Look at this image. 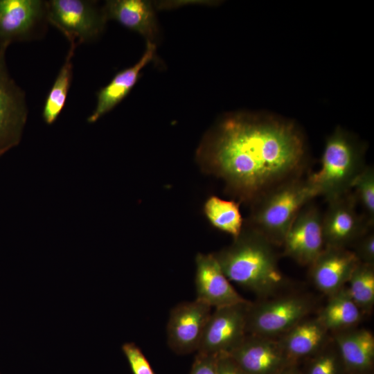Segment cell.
I'll return each mask as SVG.
<instances>
[{
	"label": "cell",
	"mask_w": 374,
	"mask_h": 374,
	"mask_svg": "<svg viewBox=\"0 0 374 374\" xmlns=\"http://www.w3.org/2000/svg\"><path fill=\"white\" fill-rule=\"evenodd\" d=\"M201 149L210 171L251 206L282 184L305 177L308 167L301 131L292 121L270 116H229Z\"/></svg>",
	"instance_id": "obj_1"
},
{
	"label": "cell",
	"mask_w": 374,
	"mask_h": 374,
	"mask_svg": "<svg viewBox=\"0 0 374 374\" xmlns=\"http://www.w3.org/2000/svg\"><path fill=\"white\" fill-rule=\"evenodd\" d=\"M272 244L260 233L247 225L233 242L213 253L229 281L268 296L286 284Z\"/></svg>",
	"instance_id": "obj_2"
},
{
	"label": "cell",
	"mask_w": 374,
	"mask_h": 374,
	"mask_svg": "<svg viewBox=\"0 0 374 374\" xmlns=\"http://www.w3.org/2000/svg\"><path fill=\"white\" fill-rule=\"evenodd\" d=\"M319 195L308 177L285 183L252 205L248 226L260 233L274 246H281L300 210Z\"/></svg>",
	"instance_id": "obj_3"
},
{
	"label": "cell",
	"mask_w": 374,
	"mask_h": 374,
	"mask_svg": "<svg viewBox=\"0 0 374 374\" xmlns=\"http://www.w3.org/2000/svg\"><path fill=\"white\" fill-rule=\"evenodd\" d=\"M365 167L364 148L337 127L327 138L321 168L307 177L329 202L351 190L354 180Z\"/></svg>",
	"instance_id": "obj_4"
},
{
	"label": "cell",
	"mask_w": 374,
	"mask_h": 374,
	"mask_svg": "<svg viewBox=\"0 0 374 374\" xmlns=\"http://www.w3.org/2000/svg\"><path fill=\"white\" fill-rule=\"evenodd\" d=\"M48 22L57 28L75 47L96 40L107 21L103 8L92 1H46Z\"/></svg>",
	"instance_id": "obj_5"
},
{
	"label": "cell",
	"mask_w": 374,
	"mask_h": 374,
	"mask_svg": "<svg viewBox=\"0 0 374 374\" xmlns=\"http://www.w3.org/2000/svg\"><path fill=\"white\" fill-rule=\"evenodd\" d=\"M312 304L305 297L287 296L249 305L246 331L249 335L272 337L287 332L304 319Z\"/></svg>",
	"instance_id": "obj_6"
},
{
	"label": "cell",
	"mask_w": 374,
	"mask_h": 374,
	"mask_svg": "<svg viewBox=\"0 0 374 374\" xmlns=\"http://www.w3.org/2000/svg\"><path fill=\"white\" fill-rule=\"evenodd\" d=\"M48 23L45 1L0 0V51L14 42L41 38Z\"/></svg>",
	"instance_id": "obj_7"
},
{
	"label": "cell",
	"mask_w": 374,
	"mask_h": 374,
	"mask_svg": "<svg viewBox=\"0 0 374 374\" xmlns=\"http://www.w3.org/2000/svg\"><path fill=\"white\" fill-rule=\"evenodd\" d=\"M328 202L322 214L325 247L347 248L373 229L367 218L357 211V203L351 190Z\"/></svg>",
	"instance_id": "obj_8"
},
{
	"label": "cell",
	"mask_w": 374,
	"mask_h": 374,
	"mask_svg": "<svg viewBox=\"0 0 374 374\" xmlns=\"http://www.w3.org/2000/svg\"><path fill=\"white\" fill-rule=\"evenodd\" d=\"M0 51V157L21 141L28 118L25 92L10 76Z\"/></svg>",
	"instance_id": "obj_9"
},
{
	"label": "cell",
	"mask_w": 374,
	"mask_h": 374,
	"mask_svg": "<svg viewBox=\"0 0 374 374\" xmlns=\"http://www.w3.org/2000/svg\"><path fill=\"white\" fill-rule=\"evenodd\" d=\"M251 302L215 308L206 324L197 353H229L247 335V314Z\"/></svg>",
	"instance_id": "obj_10"
},
{
	"label": "cell",
	"mask_w": 374,
	"mask_h": 374,
	"mask_svg": "<svg viewBox=\"0 0 374 374\" xmlns=\"http://www.w3.org/2000/svg\"><path fill=\"white\" fill-rule=\"evenodd\" d=\"M285 256L301 265H310L325 248L322 213L312 201L298 213L282 245Z\"/></svg>",
	"instance_id": "obj_11"
},
{
	"label": "cell",
	"mask_w": 374,
	"mask_h": 374,
	"mask_svg": "<svg viewBox=\"0 0 374 374\" xmlns=\"http://www.w3.org/2000/svg\"><path fill=\"white\" fill-rule=\"evenodd\" d=\"M212 308L197 299L172 308L166 326L167 342L177 354L197 351L212 312Z\"/></svg>",
	"instance_id": "obj_12"
},
{
	"label": "cell",
	"mask_w": 374,
	"mask_h": 374,
	"mask_svg": "<svg viewBox=\"0 0 374 374\" xmlns=\"http://www.w3.org/2000/svg\"><path fill=\"white\" fill-rule=\"evenodd\" d=\"M228 354L246 374H278L294 364L280 341L272 337L246 335Z\"/></svg>",
	"instance_id": "obj_13"
},
{
	"label": "cell",
	"mask_w": 374,
	"mask_h": 374,
	"mask_svg": "<svg viewBox=\"0 0 374 374\" xmlns=\"http://www.w3.org/2000/svg\"><path fill=\"white\" fill-rule=\"evenodd\" d=\"M195 265V299L214 308L249 302L233 288L213 253H197Z\"/></svg>",
	"instance_id": "obj_14"
},
{
	"label": "cell",
	"mask_w": 374,
	"mask_h": 374,
	"mask_svg": "<svg viewBox=\"0 0 374 374\" xmlns=\"http://www.w3.org/2000/svg\"><path fill=\"white\" fill-rule=\"evenodd\" d=\"M359 260L347 248L325 247L310 265V275L314 285L332 295L344 287Z\"/></svg>",
	"instance_id": "obj_15"
},
{
	"label": "cell",
	"mask_w": 374,
	"mask_h": 374,
	"mask_svg": "<svg viewBox=\"0 0 374 374\" xmlns=\"http://www.w3.org/2000/svg\"><path fill=\"white\" fill-rule=\"evenodd\" d=\"M155 54V45L147 42L146 49L134 65L118 71L105 87L96 93V105L87 121L95 123L113 109L130 92L141 75V70L151 62Z\"/></svg>",
	"instance_id": "obj_16"
},
{
	"label": "cell",
	"mask_w": 374,
	"mask_h": 374,
	"mask_svg": "<svg viewBox=\"0 0 374 374\" xmlns=\"http://www.w3.org/2000/svg\"><path fill=\"white\" fill-rule=\"evenodd\" d=\"M103 11L106 20H114L125 28L143 36L152 42L157 36V26L151 3L143 0H111Z\"/></svg>",
	"instance_id": "obj_17"
},
{
	"label": "cell",
	"mask_w": 374,
	"mask_h": 374,
	"mask_svg": "<svg viewBox=\"0 0 374 374\" xmlns=\"http://www.w3.org/2000/svg\"><path fill=\"white\" fill-rule=\"evenodd\" d=\"M337 350L345 371L362 374L369 370L374 359V337L366 330L342 332L336 336Z\"/></svg>",
	"instance_id": "obj_18"
},
{
	"label": "cell",
	"mask_w": 374,
	"mask_h": 374,
	"mask_svg": "<svg viewBox=\"0 0 374 374\" xmlns=\"http://www.w3.org/2000/svg\"><path fill=\"white\" fill-rule=\"evenodd\" d=\"M327 329L318 319H303L280 341L285 352L295 362L298 359L318 353L325 341Z\"/></svg>",
	"instance_id": "obj_19"
},
{
	"label": "cell",
	"mask_w": 374,
	"mask_h": 374,
	"mask_svg": "<svg viewBox=\"0 0 374 374\" xmlns=\"http://www.w3.org/2000/svg\"><path fill=\"white\" fill-rule=\"evenodd\" d=\"M331 298L317 318L327 330H341L357 323L361 310L351 299L348 290L341 288Z\"/></svg>",
	"instance_id": "obj_20"
},
{
	"label": "cell",
	"mask_w": 374,
	"mask_h": 374,
	"mask_svg": "<svg viewBox=\"0 0 374 374\" xmlns=\"http://www.w3.org/2000/svg\"><path fill=\"white\" fill-rule=\"evenodd\" d=\"M76 47L70 45L65 61L49 90L42 110V118L48 125L53 123L64 107L73 77L72 57Z\"/></svg>",
	"instance_id": "obj_21"
},
{
	"label": "cell",
	"mask_w": 374,
	"mask_h": 374,
	"mask_svg": "<svg viewBox=\"0 0 374 374\" xmlns=\"http://www.w3.org/2000/svg\"><path fill=\"white\" fill-rule=\"evenodd\" d=\"M204 213L211 224L216 229L237 238L243 229V219L239 204L213 196L204 205Z\"/></svg>",
	"instance_id": "obj_22"
},
{
	"label": "cell",
	"mask_w": 374,
	"mask_h": 374,
	"mask_svg": "<svg viewBox=\"0 0 374 374\" xmlns=\"http://www.w3.org/2000/svg\"><path fill=\"white\" fill-rule=\"evenodd\" d=\"M348 292L359 308L369 310L374 303V265L359 262L353 270Z\"/></svg>",
	"instance_id": "obj_23"
},
{
	"label": "cell",
	"mask_w": 374,
	"mask_h": 374,
	"mask_svg": "<svg viewBox=\"0 0 374 374\" xmlns=\"http://www.w3.org/2000/svg\"><path fill=\"white\" fill-rule=\"evenodd\" d=\"M351 190L357 204L362 208V214L374 224V170L368 166L354 180Z\"/></svg>",
	"instance_id": "obj_24"
},
{
	"label": "cell",
	"mask_w": 374,
	"mask_h": 374,
	"mask_svg": "<svg viewBox=\"0 0 374 374\" xmlns=\"http://www.w3.org/2000/svg\"><path fill=\"white\" fill-rule=\"evenodd\" d=\"M315 355L308 366L307 374H342L345 371L338 350H320Z\"/></svg>",
	"instance_id": "obj_25"
},
{
	"label": "cell",
	"mask_w": 374,
	"mask_h": 374,
	"mask_svg": "<svg viewBox=\"0 0 374 374\" xmlns=\"http://www.w3.org/2000/svg\"><path fill=\"white\" fill-rule=\"evenodd\" d=\"M122 350L133 374H156L141 350L134 343H125Z\"/></svg>",
	"instance_id": "obj_26"
},
{
	"label": "cell",
	"mask_w": 374,
	"mask_h": 374,
	"mask_svg": "<svg viewBox=\"0 0 374 374\" xmlns=\"http://www.w3.org/2000/svg\"><path fill=\"white\" fill-rule=\"evenodd\" d=\"M353 251L359 262L374 265V234L373 229L358 238L353 244Z\"/></svg>",
	"instance_id": "obj_27"
},
{
	"label": "cell",
	"mask_w": 374,
	"mask_h": 374,
	"mask_svg": "<svg viewBox=\"0 0 374 374\" xmlns=\"http://www.w3.org/2000/svg\"><path fill=\"white\" fill-rule=\"evenodd\" d=\"M217 355L197 353L190 374H217Z\"/></svg>",
	"instance_id": "obj_28"
},
{
	"label": "cell",
	"mask_w": 374,
	"mask_h": 374,
	"mask_svg": "<svg viewBox=\"0 0 374 374\" xmlns=\"http://www.w3.org/2000/svg\"><path fill=\"white\" fill-rule=\"evenodd\" d=\"M217 374H246L228 353L217 355Z\"/></svg>",
	"instance_id": "obj_29"
},
{
	"label": "cell",
	"mask_w": 374,
	"mask_h": 374,
	"mask_svg": "<svg viewBox=\"0 0 374 374\" xmlns=\"http://www.w3.org/2000/svg\"><path fill=\"white\" fill-rule=\"evenodd\" d=\"M278 374H301L297 370L294 368V366H290L284 371H281Z\"/></svg>",
	"instance_id": "obj_30"
}]
</instances>
